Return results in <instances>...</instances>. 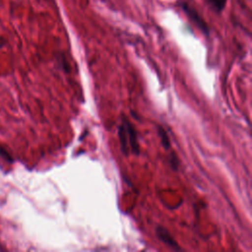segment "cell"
<instances>
[{
	"instance_id": "6",
	"label": "cell",
	"mask_w": 252,
	"mask_h": 252,
	"mask_svg": "<svg viewBox=\"0 0 252 252\" xmlns=\"http://www.w3.org/2000/svg\"><path fill=\"white\" fill-rule=\"evenodd\" d=\"M0 157H1L2 158H4L5 160H7L8 162H12V161H13V158H12L11 155H10V154L4 149V147L1 146V145H0Z\"/></svg>"
},
{
	"instance_id": "1",
	"label": "cell",
	"mask_w": 252,
	"mask_h": 252,
	"mask_svg": "<svg viewBox=\"0 0 252 252\" xmlns=\"http://www.w3.org/2000/svg\"><path fill=\"white\" fill-rule=\"evenodd\" d=\"M118 137L121 151L125 156H128L130 153L137 156L139 155L140 145L138 143L137 132L134 126L125 118L119 125Z\"/></svg>"
},
{
	"instance_id": "4",
	"label": "cell",
	"mask_w": 252,
	"mask_h": 252,
	"mask_svg": "<svg viewBox=\"0 0 252 252\" xmlns=\"http://www.w3.org/2000/svg\"><path fill=\"white\" fill-rule=\"evenodd\" d=\"M158 134L160 140V143L162 145V147L165 150H168L170 148V142H169V138L165 132V130L161 127V126H158Z\"/></svg>"
},
{
	"instance_id": "2",
	"label": "cell",
	"mask_w": 252,
	"mask_h": 252,
	"mask_svg": "<svg viewBox=\"0 0 252 252\" xmlns=\"http://www.w3.org/2000/svg\"><path fill=\"white\" fill-rule=\"evenodd\" d=\"M181 7H182L184 13L188 16V18L194 23V25L197 26V28H199V30L203 33L209 34V27L206 24V22L201 18V16L198 14V12L187 3H183Z\"/></svg>"
},
{
	"instance_id": "7",
	"label": "cell",
	"mask_w": 252,
	"mask_h": 252,
	"mask_svg": "<svg viewBox=\"0 0 252 252\" xmlns=\"http://www.w3.org/2000/svg\"><path fill=\"white\" fill-rule=\"evenodd\" d=\"M170 164H171L172 168H174V169H176L177 166H178V164H179L178 158H177L175 156H173V154L171 155V158H170Z\"/></svg>"
},
{
	"instance_id": "3",
	"label": "cell",
	"mask_w": 252,
	"mask_h": 252,
	"mask_svg": "<svg viewBox=\"0 0 252 252\" xmlns=\"http://www.w3.org/2000/svg\"><path fill=\"white\" fill-rule=\"evenodd\" d=\"M156 234H157V237L161 241L163 242L164 244H166L167 246H169L170 248L174 249V250H180V247L179 245L177 244V242L173 239V237L171 236V234L167 231L166 228L158 225L157 226L156 228Z\"/></svg>"
},
{
	"instance_id": "5",
	"label": "cell",
	"mask_w": 252,
	"mask_h": 252,
	"mask_svg": "<svg viewBox=\"0 0 252 252\" xmlns=\"http://www.w3.org/2000/svg\"><path fill=\"white\" fill-rule=\"evenodd\" d=\"M208 1H209L210 5L212 6V8H213L216 12L220 13V12L224 9L227 0H208Z\"/></svg>"
}]
</instances>
